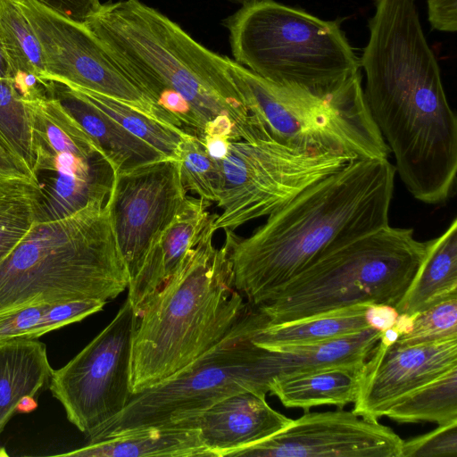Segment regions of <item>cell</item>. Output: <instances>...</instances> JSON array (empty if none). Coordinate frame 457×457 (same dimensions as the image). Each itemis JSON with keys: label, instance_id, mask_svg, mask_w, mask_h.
Here are the masks:
<instances>
[{"label": "cell", "instance_id": "cell-28", "mask_svg": "<svg viewBox=\"0 0 457 457\" xmlns=\"http://www.w3.org/2000/svg\"><path fill=\"white\" fill-rule=\"evenodd\" d=\"M65 85L81 99L146 142L162 155L176 159L175 149L187 132L177 131L162 125L113 98L81 87Z\"/></svg>", "mask_w": 457, "mask_h": 457}, {"label": "cell", "instance_id": "cell-12", "mask_svg": "<svg viewBox=\"0 0 457 457\" xmlns=\"http://www.w3.org/2000/svg\"><path fill=\"white\" fill-rule=\"evenodd\" d=\"M42 46L46 81L56 80L113 98L174 130L181 121L152 99L85 23L37 0H14Z\"/></svg>", "mask_w": 457, "mask_h": 457}, {"label": "cell", "instance_id": "cell-40", "mask_svg": "<svg viewBox=\"0 0 457 457\" xmlns=\"http://www.w3.org/2000/svg\"><path fill=\"white\" fill-rule=\"evenodd\" d=\"M417 313H399L394 327L398 330L400 336L411 332Z\"/></svg>", "mask_w": 457, "mask_h": 457}, {"label": "cell", "instance_id": "cell-24", "mask_svg": "<svg viewBox=\"0 0 457 457\" xmlns=\"http://www.w3.org/2000/svg\"><path fill=\"white\" fill-rule=\"evenodd\" d=\"M362 366L327 368L274 379L269 392L288 408L305 411L325 404L342 408L356 400Z\"/></svg>", "mask_w": 457, "mask_h": 457}, {"label": "cell", "instance_id": "cell-13", "mask_svg": "<svg viewBox=\"0 0 457 457\" xmlns=\"http://www.w3.org/2000/svg\"><path fill=\"white\" fill-rule=\"evenodd\" d=\"M138 317L127 298L114 319L67 364L49 389L67 419L91 440L129 403L130 364Z\"/></svg>", "mask_w": 457, "mask_h": 457}, {"label": "cell", "instance_id": "cell-44", "mask_svg": "<svg viewBox=\"0 0 457 457\" xmlns=\"http://www.w3.org/2000/svg\"><path fill=\"white\" fill-rule=\"evenodd\" d=\"M228 1L232 2L234 4H240V5H245V4H249L262 1V0H228Z\"/></svg>", "mask_w": 457, "mask_h": 457}, {"label": "cell", "instance_id": "cell-16", "mask_svg": "<svg viewBox=\"0 0 457 457\" xmlns=\"http://www.w3.org/2000/svg\"><path fill=\"white\" fill-rule=\"evenodd\" d=\"M457 367V337L415 345L380 342L361 368L353 411L378 420L403 397Z\"/></svg>", "mask_w": 457, "mask_h": 457}, {"label": "cell", "instance_id": "cell-41", "mask_svg": "<svg viewBox=\"0 0 457 457\" xmlns=\"http://www.w3.org/2000/svg\"><path fill=\"white\" fill-rule=\"evenodd\" d=\"M0 79H12L10 63L0 37Z\"/></svg>", "mask_w": 457, "mask_h": 457}, {"label": "cell", "instance_id": "cell-25", "mask_svg": "<svg viewBox=\"0 0 457 457\" xmlns=\"http://www.w3.org/2000/svg\"><path fill=\"white\" fill-rule=\"evenodd\" d=\"M368 304H359L281 324H263L253 343L267 349L311 345L348 337L370 328L364 319Z\"/></svg>", "mask_w": 457, "mask_h": 457}, {"label": "cell", "instance_id": "cell-36", "mask_svg": "<svg viewBox=\"0 0 457 457\" xmlns=\"http://www.w3.org/2000/svg\"><path fill=\"white\" fill-rule=\"evenodd\" d=\"M428 21L434 29L455 32L457 29V0H428Z\"/></svg>", "mask_w": 457, "mask_h": 457}, {"label": "cell", "instance_id": "cell-19", "mask_svg": "<svg viewBox=\"0 0 457 457\" xmlns=\"http://www.w3.org/2000/svg\"><path fill=\"white\" fill-rule=\"evenodd\" d=\"M77 457H215L197 428L177 424L150 425L125 430L61 453Z\"/></svg>", "mask_w": 457, "mask_h": 457}, {"label": "cell", "instance_id": "cell-23", "mask_svg": "<svg viewBox=\"0 0 457 457\" xmlns=\"http://www.w3.org/2000/svg\"><path fill=\"white\" fill-rule=\"evenodd\" d=\"M0 37L12 80L24 100L46 96V72L41 44L14 0H0Z\"/></svg>", "mask_w": 457, "mask_h": 457}, {"label": "cell", "instance_id": "cell-42", "mask_svg": "<svg viewBox=\"0 0 457 457\" xmlns=\"http://www.w3.org/2000/svg\"><path fill=\"white\" fill-rule=\"evenodd\" d=\"M399 337H400V333L393 326L389 328H386L385 331H383L381 333L379 342L386 346H390L397 341Z\"/></svg>", "mask_w": 457, "mask_h": 457}, {"label": "cell", "instance_id": "cell-1", "mask_svg": "<svg viewBox=\"0 0 457 457\" xmlns=\"http://www.w3.org/2000/svg\"><path fill=\"white\" fill-rule=\"evenodd\" d=\"M369 31L363 93L395 172L418 201L444 203L456 179L457 118L415 0H376Z\"/></svg>", "mask_w": 457, "mask_h": 457}, {"label": "cell", "instance_id": "cell-35", "mask_svg": "<svg viewBox=\"0 0 457 457\" xmlns=\"http://www.w3.org/2000/svg\"><path fill=\"white\" fill-rule=\"evenodd\" d=\"M61 14L81 23L98 12L100 0H37Z\"/></svg>", "mask_w": 457, "mask_h": 457}, {"label": "cell", "instance_id": "cell-6", "mask_svg": "<svg viewBox=\"0 0 457 457\" xmlns=\"http://www.w3.org/2000/svg\"><path fill=\"white\" fill-rule=\"evenodd\" d=\"M425 253L409 228L389 225L317 258L256 307L281 324L359 304L396 307Z\"/></svg>", "mask_w": 457, "mask_h": 457}, {"label": "cell", "instance_id": "cell-38", "mask_svg": "<svg viewBox=\"0 0 457 457\" xmlns=\"http://www.w3.org/2000/svg\"><path fill=\"white\" fill-rule=\"evenodd\" d=\"M398 315L397 309L389 304H368L364 312V319L368 327L380 333L393 327Z\"/></svg>", "mask_w": 457, "mask_h": 457}, {"label": "cell", "instance_id": "cell-2", "mask_svg": "<svg viewBox=\"0 0 457 457\" xmlns=\"http://www.w3.org/2000/svg\"><path fill=\"white\" fill-rule=\"evenodd\" d=\"M395 173L388 159L353 160L249 237L225 230L234 285L247 303L261 304L317 258L389 225Z\"/></svg>", "mask_w": 457, "mask_h": 457}, {"label": "cell", "instance_id": "cell-43", "mask_svg": "<svg viewBox=\"0 0 457 457\" xmlns=\"http://www.w3.org/2000/svg\"><path fill=\"white\" fill-rule=\"evenodd\" d=\"M37 407V398L32 396H24L17 406V413H29Z\"/></svg>", "mask_w": 457, "mask_h": 457}, {"label": "cell", "instance_id": "cell-3", "mask_svg": "<svg viewBox=\"0 0 457 457\" xmlns=\"http://www.w3.org/2000/svg\"><path fill=\"white\" fill-rule=\"evenodd\" d=\"M85 24L156 103L168 93L181 96L203 136L208 122L226 115L240 140L270 138L250 114L230 73L229 58L196 42L156 9L139 0L108 2Z\"/></svg>", "mask_w": 457, "mask_h": 457}, {"label": "cell", "instance_id": "cell-27", "mask_svg": "<svg viewBox=\"0 0 457 457\" xmlns=\"http://www.w3.org/2000/svg\"><path fill=\"white\" fill-rule=\"evenodd\" d=\"M385 417L403 423L457 421V367L403 397Z\"/></svg>", "mask_w": 457, "mask_h": 457}, {"label": "cell", "instance_id": "cell-31", "mask_svg": "<svg viewBox=\"0 0 457 457\" xmlns=\"http://www.w3.org/2000/svg\"><path fill=\"white\" fill-rule=\"evenodd\" d=\"M457 337V297L442 301L417 312L409 334L400 336L397 345H415Z\"/></svg>", "mask_w": 457, "mask_h": 457}, {"label": "cell", "instance_id": "cell-7", "mask_svg": "<svg viewBox=\"0 0 457 457\" xmlns=\"http://www.w3.org/2000/svg\"><path fill=\"white\" fill-rule=\"evenodd\" d=\"M223 23L233 61L272 83L328 94L361 77L360 60L335 21L262 0L241 5Z\"/></svg>", "mask_w": 457, "mask_h": 457}, {"label": "cell", "instance_id": "cell-17", "mask_svg": "<svg viewBox=\"0 0 457 457\" xmlns=\"http://www.w3.org/2000/svg\"><path fill=\"white\" fill-rule=\"evenodd\" d=\"M292 422L270 406L266 395L244 391L166 424L197 428L215 457H224L274 436Z\"/></svg>", "mask_w": 457, "mask_h": 457}, {"label": "cell", "instance_id": "cell-11", "mask_svg": "<svg viewBox=\"0 0 457 457\" xmlns=\"http://www.w3.org/2000/svg\"><path fill=\"white\" fill-rule=\"evenodd\" d=\"M34 144V171H48L39 220L64 218L94 202L107 203L117 170L96 141L53 96L24 100ZM38 179V178H37Z\"/></svg>", "mask_w": 457, "mask_h": 457}, {"label": "cell", "instance_id": "cell-37", "mask_svg": "<svg viewBox=\"0 0 457 457\" xmlns=\"http://www.w3.org/2000/svg\"><path fill=\"white\" fill-rule=\"evenodd\" d=\"M14 179H26L39 181L30 167L0 140V182Z\"/></svg>", "mask_w": 457, "mask_h": 457}, {"label": "cell", "instance_id": "cell-32", "mask_svg": "<svg viewBox=\"0 0 457 457\" xmlns=\"http://www.w3.org/2000/svg\"><path fill=\"white\" fill-rule=\"evenodd\" d=\"M402 457H457V421L403 440Z\"/></svg>", "mask_w": 457, "mask_h": 457}, {"label": "cell", "instance_id": "cell-9", "mask_svg": "<svg viewBox=\"0 0 457 457\" xmlns=\"http://www.w3.org/2000/svg\"><path fill=\"white\" fill-rule=\"evenodd\" d=\"M265 323L263 314L249 305L220 341L176 375L132 395L124 410L88 442L134 428L173 422L237 393L266 395L262 348L253 340Z\"/></svg>", "mask_w": 457, "mask_h": 457}, {"label": "cell", "instance_id": "cell-33", "mask_svg": "<svg viewBox=\"0 0 457 457\" xmlns=\"http://www.w3.org/2000/svg\"><path fill=\"white\" fill-rule=\"evenodd\" d=\"M106 302L100 300H77L49 303L37 330L36 339L68 324L78 322L101 311Z\"/></svg>", "mask_w": 457, "mask_h": 457}, {"label": "cell", "instance_id": "cell-34", "mask_svg": "<svg viewBox=\"0 0 457 457\" xmlns=\"http://www.w3.org/2000/svg\"><path fill=\"white\" fill-rule=\"evenodd\" d=\"M48 304H31L0 316V341L13 338L36 339V332Z\"/></svg>", "mask_w": 457, "mask_h": 457}, {"label": "cell", "instance_id": "cell-26", "mask_svg": "<svg viewBox=\"0 0 457 457\" xmlns=\"http://www.w3.org/2000/svg\"><path fill=\"white\" fill-rule=\"evenodd\" d=\"M42 197L39 181L0 182V263L39 220Z\"/></svg>", "mask_w": 457, "mask_h": 457}, {"label": "cell", "instance_id": "cell-5", "mask_svg": "<svg viewBox=\"0 0 457 457\" xmlns=\"http://www.w3.org/2000/svg\"><path fill=\"white\" fill-rule=\"evenodd\" d=\"M129 277L107 203L37 220L0 263V316L36 303L114 299Z\"/></svg>", "mask_w": 457, "mask_h": 457}, {"label": "cell", "instance_id": "cell-8", "mask_svg": "<svg viewBox=\"0 0 457 457\" xmlns=\"http://www.w3.org/2000/svg\"><path fill=\"white\" fill-rule=\"evenodd\" d=\"M229 70L250 114L275 141L353 160L388 158L391 152L369 111L361 77L318 94L272 83L230 58Z\"/></svg>", "mask_w": 457, "mask_h": 457}, {"label": "cell", "instance_id": "cell-20", "mask_svg": "<svg viewBox=\"0 0 457 457\" xmlns=\"http://www.w3.org/2000/svg\"><path fill=\"white\" fill-rule=\"evenodd\" d=\"M47 95L58 98L83 129L102 147L117 172L167 158L78 96L65 84L48 80Z\"/></svg>", "mask_w": 457, "mask_h": 457}, {"label": "cell", "instance_id": "cell-10", "mask_svg": "<svg viewBox=\"0 0 457 457\" xmlns=\"http://www.w3.org/2000/svg\"><path fill=\"white\" fill-rule=\"evenodd\" d=\"M352 161L345 154L303 150L272 138L230 141L220 162L222 181L216 204L222 212L214 228L234 231L269 216Z\"/></svg>", "mask_w": 457, "mask_h": 457}, {"label": "cell", "instance_id": "cell-4", "mask_svg": "<svg viewBox=\"0 0 457 457\" xmlns=\"http://www.w3.org/2000/svg\"><path fill=\"white\" fill-rule=\"evenodd\" d=\"M211 214L175 278L138 318L133 337L132 395L176 375L220 341L249 307L234 285L228 250L213 245Z\"/></svg>", "mask_w": 457, "mask_h": 457}, {"label": "cell", "instance_id": "cell-29", "mask_svg": "<svg viewBox=\"0 0 457 457\" xmlns=\"http://www.w3.org/2000/svg\"><path fill=\"white\" fill-rule=\"evenodd\" d=\"M175 157L180 162L187 190L205 201L217 203L222 181L220 164L209 155L204 140L186 133L175 149Z\"/></svg>", "mask_w": 457, "mask_h": 457}, {"label": "cell", "instance_id": "cell-18", "mask_svg": "<svg viewBox=\"0 0 457 457\" xmlns=\"http://www.w3.org/2000/svg\"><path fill=\"white\" fill-rule=\"evenodd\" d=\"M211 202L188 197L175 218L153 239L129 280L128 299L140 318L170 285L197 242L211 214Z\"/></svg>", "mask_w": 457, "mask_h": 457}, {"label": "cell", "instance_id": "cell-14", "mask_svg": "<svg viewBox=\"0 0 457 457\" xmlns=\"http://www.w3.org/2000/svg\"><path fill=\"white\" fill-rule=\"evenodd\" d=\"M187 191L177 159L163 158L116 173L108 204L129 280L153 239L184 205Z\"/></svg>", "mask_w": 457, "mask_h": 457}, {"label": "cell", "instance_id": "cell-15", "mask_svg": "<svg viewBox=\"0 0 457 457\" xmlns=\"http://www.w3.org/2000/svg\"><path fill=\"white\" fill-rule=\"evenodd\" d=\"M403 439L389 427L353 411L310 412L233 456L402 457Z\"/></svg>", "mask_w": 457, "mask_h": 457}, {"label": "cell", "instance_id": "cell-21", "mask_svg": "<svg viewBox=\"0 0 457 457\" xmlns=\"http://www.w3.org/2000/svg\"><path fill=\"white\" fill-rule=\"evenodd\" d=\"M54 371L37 339L0 341V435L24 396L37 398L49 388Z\"/></svg>", "mask_w": 457, "mask_h": 457}, {"label": "cell", "instance_id": "cell-39", "mask_svg": "<svg viewBox=\"0 0 457 457\" xmlns=\"http://www.w3.org/2000/svg\"><path fill=\"white\" fill-rule=\"evenodd\" d=\"M204 143L209 155L217 162H221L228 154L229 149L228 137L224 136H204Z\"/></svg>", "mask_w": 457, "mask_h": 457}, {"label": "cell", "instance_id": "cell-22", "mask_svg": "<svg viewBox=\"0 0 457 457\" xmlns=\"http://www.w3.org/2000/svg\"><path fill=\"white\" fill-rule=\"evenodd\" d=\"M457 297V220L437 237L425 242L420 267L401 302L399 313L414 314Z\"/></svg>", "mask_w": 457, "mask_h": 457}, {"label": "cell", "instance_id": "cell-30", "mask_svg": "<svg viewBox=\"0 0 457 457\" xmlns=\"http://www.w3.org/2000/svg\"><path fill=\"white\" fill-rule=\"evenodd\" d=\"M0 140L34 171L35 155L30 116L22 97L10 79H0Z\"/></svg>", "mask_w": 457, "mask_h": 457}]
</instances>
